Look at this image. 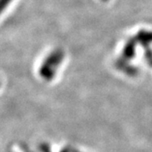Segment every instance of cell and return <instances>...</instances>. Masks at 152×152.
Instances as JSON below:
<instances>
[{"mask_svg":"<svg viewBox=\"0 0 152 152\" xmlns=\"http://www.w3.org/2000/svg\"><path fill=\"white\" fill-rule=\"evenodd\" d=\"M64 58V53L61 49H55L49 53L42 61L39 69V74L46 80H51L55 75Z\"/></svg>","mask_w":152,"mask_h":152,"instance_id":"cell-1","label":"cell"},{"mask_svg":"<svg viewBox=\"0 0 152 152\" xmlns=\"http://www.w3.org/2000/svg\"><path fill=\"white\" fill-rule=\"evenodd\" d=\"M12 2L13 0H0V15L5 11Z\"/></svg>","mask_w":152,"mask_h":152,"instance_id":"cell-2","label":"cell"},{"mask_svg":"<svg viewBox=\"0 0 152 152\" xmlns=\"http://www.w3.org/2000/svg\"><path fill=\"white\" fill-rule=\"evenodd\" d=\"M102 1H108V0H102Z\"/></svg>","mask_w":152,"mask_h":152,"instance_id":"cell-3","label":"cell"}]
</instances>
